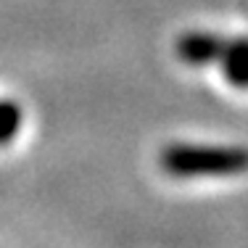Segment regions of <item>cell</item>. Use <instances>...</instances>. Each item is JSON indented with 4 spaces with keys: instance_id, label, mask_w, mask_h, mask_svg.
Returning a JSON list of instances; mask_svg holds the SVG:
<instances>
[{
    "instance_id": "cell-1",
    "label": "cell",
    "mask_w": 248,
    "mask_h": 248,
    "mask_svg": "<svg viewBox=\"0 0 248 248\" xmlns=\"http://www.w3.org/2000/svg\"><path fill=\"white\" fill-rule=\"evenodd\" d=\"M158 164L172 177H230L248 169V151L235 145H167Z\"/></svg>"
},
{
    "instance_id": "cell-2",
    "label": "cell",
    "mask_w": 248,
    "mask_h": 248,
    "mask_svg": "<svg viewBox=\"0 0 248 248\" xmlns=\"http://www.w3.org/2000/svg\"><path fill=\"white\" fill-rule=\"evenodd\" d=\"M224 48H227V40L217 37V34H209V32H187L177 40V56H180V61L193 63V66L219 61Z\"/></svg>"
},
{
    "instance_id": "cell-3",
    "label": "cell",
    "mask_w": 248,
    "mask_h": 248,
    "mask_svg": "<svg viewBox=\"0 0 248 248\" xmlns=\"http://www.w3.org/2000/svg\"><path fill=\"white\" fill-rule=\"evenodd\" d=\"M224 79L235 87H248V40H227L222 53Z\"/></svg>"
},
{
    "instance_id": "cell-4",
    "label": "cell",
    "mask_w": 248,
    "mask_h": 248,
    "mask_svg": "<svg viewBox=\"0 0 248 248\" xmlns=\"http://www.w3.org/2000/svg\"><path fill=\"white\" fill-rule=\"evenodd\" d=\"M21 106L14 100H0V145H8L21 132Z\"/></svg>"
}]
</instances>
